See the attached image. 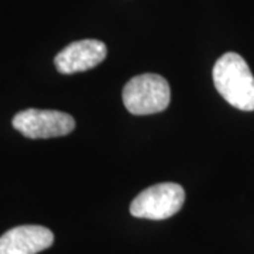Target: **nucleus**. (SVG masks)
Returning a JSON list of instances; mask_svg holds the SVG:
<instances>
[{
	"label": "nucleus",
	"instance_id": "nucleus-1",
	"mask_svg": "<svg viewBox=\"0 0 254 254\" xmlns=\"http://www.w3.org/2000/svg\"><path fill=\"white\" fill-rule=\"evenodd\" d=\"M212 76L216 91L227 103L245 112L254 110V76L242 55H222L213 66Z\"/></svg>",
	"mask_w": 254,
	"mask_h": 254
},
{
	"label": "nucleus",
	"instance_id": "nucleus-2",
	"mask_svg": "<svg viewBox=\"0 0 254 254\" xmlns=\"http://www.w3.org/2000/svg\"><path fill=\"white\" fill-rule=\"evenodd\" d=\"M170 100V85L157 73L137 75L123 88V103L130 113L137 116L163 112L168 108Z\"/></svg>",
	"mask_w": 254,
	"mask_h": 254
},
{
	"label": "nucleus",
	"instance_id": "nucleus-3",
	"mask_svg": "<svg viewBox=\"0 0 254 254\" xmlns=\"http://www.w3.org/2000/svg\"><path fill=\"white\" fill-rule=\"evenodd\" d=\"M185 202V190L174 182H163L141 190L130 205L134 218L164 220L180 212Z\"/></svg>",
	"mask_w": 254,
	"mask_h": 254
},
{
	"label": "nucleus",
	"instance_id": "nucleus-4",
	"mask_svg": "<svg viewBox=\"0 0 254 254\" xmlns=\"http://www.w3.org/2000/svg\"><path fill=\"white\" fill-rule=\"evenodd\" d=\"M13 127L27 138H53L69 134L75 128V120L58 110L27 109L13 118Z\"/></svg>",
	"mask_w": 254,
	"mask_h": 254
},
{
	"label": "nucleus",
	"instance_id": "nucleus-5",
	"mask_svg": "<svg viewBox=\"0 0 254 254\" xmlns=\"http://www.w3.org/2000/svg\"><path fill=\"white\" fill-rule=\"evenodd\" d=\"M108 48L99 40H79L55 57V68L64 75L85 72L103 63Z\"/></svg>",
	"mask_w": 254,
	"mask_h": 254
},
{
	"label": "nucleus",
	"instance_id": "nucleus-6",
	"mask_svg": "<svg viewBox=\"0 0 254 254\" xmlns=\"http://www.w3.org/2000/svg\"><path fill=\"white\" fill-rule=\"evenodd\" d=\"M54 243L50 229L38 225L13 227L0 236V254H37Z\"/></svg>",
	"mask_w": 254,
	"mask_h": 254
}]
</instances>
